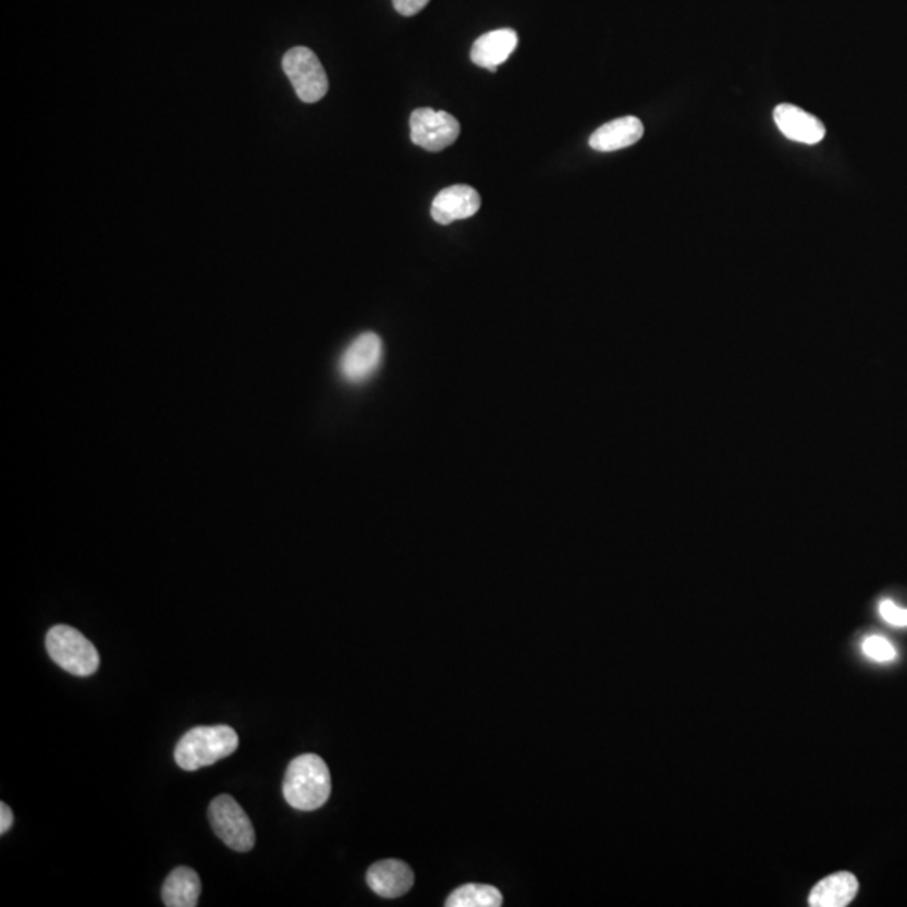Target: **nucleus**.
Segmentation results:
<instances>
[{
    "instance_id": "obj_8",
    "label": "nucleus",
    "mask_w": 907,
    "mask_h": 907,
    "mask_svg": "<svg viewBox=\"0 0 907 907\" xmlns=\"http://www.w3.org/2000/svg\"><path fill=\"white\" fill-rule=\"evenodd\" d=\"M481 209V195L469 185H452L436 195L430 209L433 221L442 225L476 216Z\"/></svg>"
},
{
    "instance_id": "obj_13",
    "label": "nucleus",
    "mask_w": 907,
    "mask_h": 907,
    "mask_svg": "<svg viewBox=\"0 0 907 907\" xmlns=\"http://www.w3.org/2000/svg\"><path fill=\"white\" fill-rule=\"evenodd\" d=\"M859 893V881L850 872H837L813 887L808 904L812 907H845Z\"/></svg>"
},
{
    "instance_id": "obj_9",
    "label": "nucleus",
    "mask_w": 907,
    "mask_h": 907,
    "mask_svg": "<svg viewBox=\"0 0 907 907\" xmlns=\"http://www.w3.org/2000/svg\"><path fill=\"white\" fill-rule=\"evenodd\" d=\"M367 882L377 896L397 899L412 890L414 872L402 860H380L368 869Z\"/></svg>"
},
{
    "instance_id": "obj_6",
    "label": "nucleus",
    "mask_w": 907,
    "mask_h": 907,
    "mask_svg": "<svg viewBox=\"0 0 907 907\" xmlns=\"http://www.w3.org/2000/svg\"><path fill=\"white\" fill-rule=\"evenodd\" d=\"M461 125L445 111L419 108L410 114V138L424 150L442 151L459 138Z\"/></svg>"
},
{
    "instance_id": "obj_4",
    "label": "nucleus",
    "mask_w": 907,
    "mask_h": 907,
    "mask_svg": "<svg viewBox=\"0 0 907 907\" xmlns=\"http://www.w3.org/2000/svg\"><path fill=\"white\" fill-rule=\"evenodd\" d=\"M209 820L217 837L235 853H249L256 844V832L249 817L229 795L213 798L209 807Z\"/></svg>"
},
{
    "instance_id": "obj_14",
    "label": "nucleus",
    "mask_w": 907,
    "mask_h": 907,
    "mask_svg": "<svg viewBox=\"0 0 907 907\" xmlns=\"http://www.w3.org/2000/svg\"><path fill=\"white\" fill-rule=\"evenodd\" d=\"M200 891L199 874L191 867H176L163 882V904L167 907H195L199 904Z\"/></svg>"
},
{
    "instance_id": "obj_3",
    "label": "nucleus",
    "mask_w": 907,
    "mask_h": 907,
    "mask_svg": "<svg viewBox=\"0 0 907 907\" xmlns=\"http://www.w3.org/2000/svg\"><path fill=\"white\" fill-rule=\"evenodd\" d=\"M46 649L52 661L74 676H91L100 667L96 647L76 628L56 625L46 636Z\"/></svg>"
},
{
    "instance_id": "obj_12",
    "label": "nucleus",
    "mask_w": 907,
    "mask_h": 907,
    "mask_svg": "<svg viewBox=\"0 0 907 907\" xmlns=\"http://www.w3.org/2000/svg\"><path fill=\"white\" fill-rule=\"evenodd\" d=\"M644 136V125L639 118L624 117L605 123L590 136V147L597 151H617L633 147Z\"/></svg>"
},
{
    "instance_id": "obj_15",
    "label": "nucleus",
    "mask_w": 907,
    "mask_h": 907,
    "mask_svg": "<svg viewBox=\"0 0 907 907\" xmlns=\"http://www.w3.org/2000/svg\"><path fill=\"white\" fill-rule=\"evenodd\" d=\"M503 904V894L486 884L461 885L445 900L448 907H500Z\"/></svg>"
},
{
    "instance_id": "obj_17",
    "label": "nucleus",
    "mask_w": 907,
    "mask_h": 907,
    "mask_svg": "<svg viewBox=\"0 0 907 907\" xmlns=\"http://www.w3.org/2000/svg\"><path fill=\"white\" fill-rule=\"evenodd\" d=\"M879 615L893 627H907V609L896 605L893 600H882L879 603Z\"/></svg>"
},
{
    "instance_id": "obj_19",
    "label": "nucleus",
    "mask_w": 907,
    "mask_h": 907,
    "mask_svg": "<svg viewBox=\"0 0 907 907\" xmlns=\"http://www.w3.org/2000/svg\"><path fill=\"white\" fill-rule=\"evenodd\" d=\"M12 822H14L12 810L2 801L0 804V834L4 835L11 829Z\"/></svg>"
},
{
    "instance_id": "obj_2",
    "label": "nucleus",
    "mask_w": 907,
    "mask_h": 907,
    "mask_svg": "<svg viewBox=\"0 0 907 907\" xmlns=\"http://www.w3.org/2000/svg\"><path fill=\"white\" fill-rule=\"evenodd\" d=\"M240 748V736L225 724L197 726L176 743L175 761L182 770L195 772L231 757Z\"/></svg>"
},
{
    "instance_id": "obj_1",
    "label": "nucleus",
    "mask_w": 907,
    "mask_h": 907,
    "mask_svg": "<svg viewBox=\"0 0 907 907\" xmlns=\"http://www.w3.org/2000/svg\"><path fill=\"white\" fill-rule=\"evenodd\" d=\"M283 794L290 807L311 812L327 804L331 794V775L323 758L302 755L294 758L284 775Z\"/></svg>"
},
{
    "instance_id": "obj_5",
    "label": "nucleus",
    "mask_w": 907,
    "mask_h": 907,
    "mask_svg": "<svg viewBox=\"0 0 907 907\" xmlns=\"http://www.w3.org/2000/svg\"><path fill=\"white\" fill-rule=\"evenodd\" d=\"M283 70L299 100L317 103L328 93V76L323 64L309 48L290 49L283 58Z\"/></svg>"
},
{
    "instance_id": "obj_10",
    "label": "nucleus",
    "mask_w": 907,
    "mask_h": 907,
    "mask_svg": "<svg viewBox=\"0 0 907 907\" xmlns=\"http://www.w3.org/2000/svg\"><path fill=\"white\" fill-rule=\"evenodd\" d=\"M773 120L780 132L797 144L817 145L825 136V126L819 118L794 105H779L773 111Z\"/></svg>"
},
{
    "instance_id": "obj_16",
    "label": "nucleus",
    "mask_w": 907,
    "mask_h": 907,
    "mask_svg": "<svg viewBox=\"0 0 907 907\" xmlns=\"http://www.w3.org/2000/svg\"><path fill=\"white\" fill-rule=\"evenodd\" d=\"M862 652L875 662H891L897 658V650L890 640L882 636H869L863 639Z\"/></svg>"
},
{
    "instance_id": "obj_7",
    "label": "nucleus",
    "mask_w": 907,
    "mask_h": 907,
    "mask_svg": "<svg viewBox=\"0 0 907 907\" xmlns=\"http://www.w3.org/2000/svg\"><path fill=\"white\" fill-rule=\"evenodd\" d=\"M383 361V343L379 334L361 333L353 340L339 361L342 379L350 385H361L368 382Z\"/></svg>"
},
{
    "instance_id": "obj_11",
    "label": "nucleus",
    "mask_w": 907,
    "mask_h": 907,
    "mask_svg": "<svg viewBox=\"0 0 907 907\" xmlns=\"http://www.w3.org/2000/svg\"><path fill=\"white\" fill-rule=\"evenodd\" d=\"M518 41L516 30H491V33H486L485 36L476 39L473 49H470V59L478 66L486 68L491 73H497L498 66L507 61V58L518 48Z\"/></svg>"
},
{
    "instance_id": "obj_18",
    "label": "nucleus",
    "mask_w": 907,
    "mask_h": 907,
    "mask_svg": "<svg viewBox=\"0 0 907 907\" xmlns=\"http://www.w3.org/2000/svg\"><path fill=\"white\" fill-rule=\"evenodd\" d=\"M430 0H393V8L399 14L410 17V15L419 14Z\"/></svg>"
}]
</instances>
